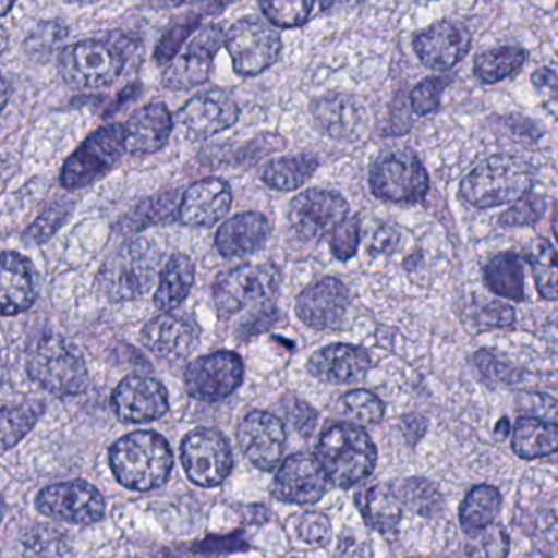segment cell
Wrapping results in <instances>:
<instances>
[{
  "instance_id": "cell-1",
  "label": "cell",
  "mask_w": 558,
  "mask_h": 558,
  "mask_svg": "<svg viewBox=\"0 0 558 558\" xmlns=\"http://www.w3.org/2000/svg\"><path fill=\"white\" fill-rule=\"evenodd\" d=\"M109 462L120 485L133 492H151L168 482L174 453L161 434L136 430L110 447Z\"/></svg>"
},
{
  "instance_id": "cell-2",
  "label": "cell",
  "mask_w": 558,
  "mask_h": 558,
  "mask_svg": "<svg viewBox=\"0 0 558 558\" xmlns=\"http://www.w3.org/2000/svg\"><path fill=\"white\" fill-rule=\"evenodd\" d=\"M32 380L54 397H76L89 384L86 359L74 342L58 335H41L27 351Z\"/></svg>"
},
{
  "instance_id": "cell-3",
  "label": "cell",
  "mask_w": 558,
  "mask_h": 558,
  "mask_svg": "<svg viewBox=\"0 0 558 558\" xmlns=\"http://www.w3.org/2000/svg\"><path fill=\"white\" fill-rule=\"evenodd\" d=\"M316 457L329 482L352 488L374 473L377 447L357 424H336L323 433Z\"/></svg>"
},
{
  "instance_id": "cell-4",
  "label": "cell",
  "mask_w": 558,
  "mask_h": 558,
  "mask_svg": "<svg viewBox=\"0 0 558 558\" xmlns=\"http://www.w3.org/2000/svg\"><path fill=\"white\" fill-rule=\"evenodd\" d=\"M159 264L161 254L155 244L146 240L132 241L107 257L97 282L113 302H132L145 296L155 286Z\"/></svg>"
},
{
  "instance_id": "cell-5",
  "label": "cell",
  "mask_w": 558,
  "mask_h": 558,
  "mask_svg": "<svg viewBox=\"0 0 558 558\" xmlns=\"http://www.w3.org/2000/svg\"><path fill=\"white\" fill-rule=\"evenodd\" d=\"M531 184L527 162L514 156H493L463 179L460 194L473 207L492 208L518 201Z\"/></svg>"
},
{
  "instance_id": "cell-6",
  "label": "cell",
  "mask_w": 558,
  "mask_h": 558,
  "mask_svg": "<svg viewBox=\"0 0 558 558\" xmlns=\"http://www.w3.org/2000/svg\"><path fill=\"white\" fill-rule=\"evenodd\" d=\"M279 267L274 264H243L220 274L214 283V302L223 316L244 310H267L279 295Z\"/></svg>"
},
{
  "instance_id": "cell-7",
  "label": "cell",
  "mask_w": 558,
  "mask_h": 558,
  "mask_svg": "<svg viewBox=\"0 0 558 558\" xmlns=\"http://www.w3.org/2000/svg\"><path fill=\"white\" fill-rule=\"evenodd\" d=\"M126 153L123 123H110L94 132L61 169L60 182L66 191H80L106 178Z\"/></svg>"
},
{
  "instance_id": "cell-8",
  "label": "cell",
  "mask_w": 558,
  "mask_h": 558,
  "mask_svg": "<svg viewBox=\"0 0 558 558\" xmlns=\"http://www.w3.org/2000/svg\"><path fill=\"white\" fill-rule=\"evenodd\" d=\"M58 66L68 86L80 90L104 89L122 76L125 57L112 41L86 40L64 48Z\"/></svg>"
},
{
  "instance_id": "cell-9",
  "label": "cell",
  "mask_w": 558,
  "mask_h": 558,
  "mask_svg": "<svg viewBox=\"0 0 558 558\" xmlns=\"http://www.w3.org/2000/svg\"><path fill=\"white\" fill-rule=\"evenodd\" d=\"M225 47L234 73L253 77L277 63L282 51V38L270 22L244 17L231 25L225 37Z\"/></svg>"
},
{
  "instance_id": "cell-10",
  "label": "cell",
  "mask_w": 558,
  "mask_h": 558,
  "mask_svg": "<svg viewBox=\"0 0 558 558\" xmlns=\"http://www.w3.org/2000/svg\"><path fill=\"white\" fill-rule=\"evenodd\" d=\"M181 460L189 480L202 488L221 485L233 470L230 442L210 427H198L184 437Z\"/></svg>"
},
{
  "instance_id": "cell-11",
  "label": "cell",
  "mask_w": 558,
  "mask_h": 558,
  "mask_svg": "<svg viewBox=\"0 0 558 558\" xmlns=\"http://www.w3.org/2000/svg\"><path fill=\"white\" fill-rule=\"evenodd\" d=\"M371 189L375 197L393 204H414L429 191V178L423 162L410 151L381 156L371 172Z\"/></svg>"
},
{
  "instance_id": "cell-12",
  "label": "cell",
  "mask_w": 558,
  "mask_h": 558,
  "mask_svg": "<svg viewBox=\"0 0 558 558\" xmlns=\"http://www.w3.org/2000/svg\"><path fill=\"white\" fill-rule=\"evenodd\" d=\"M35 506L47 518L77 525L96 524L106 515L102 493L84 480L47 486L38 493Z\"/></svg>"
},
{
  "instance_id": "cell-13",
  "label": "cell",
  "mask_w": 558,
  "mask_h": 558,
  "mask_svg": "<svg viewBox=\"0 0 558 558\" xmlns=\"http://www.w3.org/2000/svg\"><path fill=\"white\" fill-rule=\"evenodd\" d=\"M220 25H205L192 35L184 51L162 73V84L171 90H189L207 83L214 61L225 44Z\"/></svg>"
},
{
  "instance_id": "cell-14",
  "label": "cell",
  "mask_w": 558,
  "mask_h": 558,
  "mask_svg": "<svg viewBox=\"0 0 558 558\" xmlns=\"http://www.w3.org/2000/svg\"><path fill=\"white\" fill-rule=\"evenodd\" d=\"M244 380L243 359L231 351L202 355L189 364L184 375L185 390L195 400L217 403L233 395Z\"/></svg>"
},
{
  "instance_id": "cell-15",
  "label": "cell",
  "mask_w": 558,
  "mask_h": 558,
  "mask_svg": "<svg viewBox=\"0 0 558 558\" xmlns=\"http://www.w3.org/2000/svg\"><path fill=\"white\" fill-rule=\"evenodd\" d=\"M349 204L341 194L308 189L293 198L289 208L292 230L305 241H319L348 218Z\"/></svg>"
},
{
  "instance_id": "cell-16",
  "label": "cell",
  "mask_w": 558,
  "mask_h": 558,
  "mask_svg": "<svg viewBox=\"0 0 558 558\" xmlns=\"http://www.w3.org/2000/svg\"><path fill=\"white\" fill-rule=\"evenodd\" d=\"M238 446L256 469L270 472L279 466L287 446L286 424L276 414L253 411L236 430Z\"/></svg>"
},
{
  "instance_id": "cell-17",
  "label": "cell",
  "mask_w": 558,
  "mask_h": 558,
  "mask_svg": "<svg viewBox=\"0 0 558 558\" xmlns=\"http://www.w3.org/2000/svg\"><path fill=\"white\" fill-rule=\"evenodd\" d=\"M112 408L122 423H153L168 413V388L153 377L130 375L120 381L112 393Z\"/></svg>"
},
{
  "instance_id": "cell-18",
  "label": "cell",
  "mask_w": 558,
  "mask_h": 558,
  "mask_svg": "<svg viewBox=\"0 0 558 558\" xmlns=\"http://www.w3.org/2000/svg\"><path fill=\"white\" fill-rule=\"evenodd\" d=\"M240 120V107L228 94L214 90L192 97L178 112V123L185 138L204 142Z\"/></svg>"
},
{
  "instance_id": "cell-19",
  "label": "cell",
  "mask_w": 558,
  "mask_h": 558,
  "mask_svg": "<svg viewBox=\"0 0 558 558\" xmlns=\"http://www.w3.org/2000/svg\"><path fill=\"white\" fill-rule=\"evenodd\" d=\"M328 475L318 457L295 453L286 459L274 478V498L289 505H315L325 496Z\"/></svg>"
},
{
  "instance_id": "cell-20",
  "label": "cell",
  "mask_w": 558,
  "mask_h": 558,
  "mask_svg": "<svg viewBox=\"0 0 558 558\" xmlns=\"http://www.w3.org/2000/svg\"><path fill=\"white\" fill-rule=\"evenodd\" d=\"M142 342L156 357L178 362L197 349L201 329L189 316L166 312L146 323Z\"/></svg>"
},
{
  "instance_id": "cell-21",
  "label": "cell",
  "mask_w": 558,
  "mask_h": 558,
  "mask_svg": "<svg viewBox=\"0 0 558 558\" xmlns=\"http://www.w3.org/2000/svg\"><path fill=\"white\" fill-rule=\"evenodd\" d=\"M316 126L338 142H359L367 132L368 116L364 104L345 94H329L312 104Z\"/></svg>"
},
{
  "instance_id": "cell-22",
  "label": "cell",
  "mask_w": 558,
  "mask_h": 558,
  "mask_svg": "<svg viewBox=\"0 0 558 558\" xmlns=\"http://www.w3.org/2000/svg\"><path fill=\"white\" fill-rule=\"evenodd\" d=\"M348 287L335 277H328L306 287L295 303L299 318L310 328L319 329V331L338 328L348 313Z\"/></svg>"
},
{
  "instance_id": "cell-23",
  "label": "cell",
  "mask_w": 558,
  "mask_h": 558,
  "mask_svg": "<svg viewBox=\"0 0 558 558\" xmlns=\"http://www.w3.org/2000/svg\"><path fill=\"white\" fill-rule=\"evenodd\" d=\"M413 47L424 66L449 70L469 53L470 34L457 22H437L416 35Z\"/></svg>"
},
{
  "instance_id": "cell-24",
  "label": "cell",
  "mask_w": 558,
  "mask_h": 558,
  "mask_svg": "<svg viewBox=\"0 0 558 558\" xmlns=\"http://www.w3.org/2000/svg\"><path fill=\"white\" fill-rule=\"evenodd\" d=\"M231 204L233 192L228 182L217 178L202 179L182 197L179 220L192 228H210L227 217Z\"/></svg>"
},
{
  "instance_id": "cell-25",
  "label": "cell",
  "mask_w": 558,
  "mask_h": 558,
  "mask_svg": "<svg viewBox=\"0 0 558 558\" xmlns=\"http://www.w3.org/2000/svg\"><path fill=\"white\" fill-rule=\"evenodd\" d=\"M40 295V276L37 267L24 254L5 251L2 256V315L14 316L27 312Z\"/></svg>"
},
{
  "instance_id": "cell-26",
  "label": "cell",
  "mask_w": 558,
  "mask_h": 558,
  "mask_svg": "<svg viewBox=\"0 0 558 558\" xmlns=\"http://www.w3.org/2000/svg\"><path fill=\"white\" fill-rule=\"evenodd\" d=\"M174 120L166 104L155 102L135 110L123 123L126 153L133 156L155 155L168 145Z\"/></svg>"
},
{
  "instance_id": "cell-27",
  "label": "cell",
  "mask_w": 558,
  "mask_h": 558,
  "mask_svg": "<svg viewBox=\"0 0 558 558\" xmlns=\"http://www.w3.org/2000/svg\"><path fill=\"white\" fill-rule=\"evenodd\" d=\"M367 351L352 344H331L319 349L310 357L308 372L316 380L331 385L352 384L371 371Z\"/></svg>"
},
{
  "instance_id": "cell-28",
  "label": "cell",
  "mask_w": 558,
  "mask_h": 558,
  "mask_svg": "<svg viewBox=\"0 0 558 558\" xmlns=\"http://www.w3.org/2000/svg\"><path fill=\"white\" fill-rule=\"evenodd\" d=\"M270 223L263 214L246 211L221 225L215 236V246L223 257H244L266 246Z\"/></svg>"
},
{
  "instance_id": "cell-29",
  "label": "cell",
  "mask_w": 558,
  "mask_h": 558,
  "mask_svg": "<svg viewBox=\"0 0 558 558\" xmlns=\"http://www.w3.org/2000/svg\"><path fill=\"white\" fill-rule=\"evenodd\" d=\"M359 511L364 515L365 522L381 534H391L397 531L401 518L400 488L387 483H378L362 492L357 496Z\"/></svg>"
},
{
  "instance_id": "cell-30",
  "label": "cell",
  "mask_w": 558,
  "mask_h": 558,
  "mask_svg": "<svg viewBox=\"0 0 558 558\" xmlns=\"http://www.w3.org/2000/svg\"><path fill=\"white\" fill-rule=\"evenodd\" d=\"M195 282V267L191 257L175 254L166 263L159 276L155 305L162 312H172L187 299Z\"/></svg>"
},
{
  "instance_id": "cell-31",
  "label": "cell",
  "mask_w": 558,
  "mask_h": 558,
  "mask_svg": "<svg viewBox=\"0 0 558 558\" xmlns=\"http://www.w3.org/2000/svg\"><path fill=\"white\" fill-rule=\"evenodd\" d=\"M318 166V158L308 153L283 156L267 162L260 172V179L274 191L292 192L305 185L313 178Z\"/></svg>"
},
{
  "instance_id": "cell-32",
  "label": "cell",
  "mask_w": 558,
  "mask_h": 558,
  "mask_svg": "<svg viewBox=\"0 0 558 558\" xmlns=\"http://www.w3.org/2000/svg\"><path fill=\"white\" fill-rule=\"evenodd\" d=\"M512 450L525 460L541 459L558 450V424L521 417L512 433Z\"/></svg>"
},
{
  "instance_id": "cell-33",
  "label": "cell",
  "mask_w": 558,
  "mask_h": 558,
  "mask_svg": "<svg viewBox=\"0 0 558 558\" xmlns=\"http://www.w3.org/2000/svg\"><path fill=\"white\" fill-rule=\"evenodd\" d=\"M501 493L492 485L475 486L460 506V524L469 535L482 534L501 511Z\"/></svg>"
},
{
  "instance_id": "cell-34",
  "label": "cell",
  "mask_w": 558,
  "mask_h": 558,
  "mask_svg": "<svg viewBox=\"0 0 558 558\" xmlns=\"http://www.w3.org/2000/svg\"><path fill=\"white\" fill-rule=\"evenodd\" d=\"M485 282L496 295L505 299H524V266L514 253H501L485 267Z\"/></svg>"
},
{
  "instance_id": "cell-35",
  "label": "cell",
  "mask_w": 558,
  "mask_h": 558,
  "mask_svg": "<svg viewBox=\"0 0 558 558\" xmlns=\"http://www.w3.org/2000/svg\"><path fill=\"white\" fill-rule=\"evenodd\" d=\"M45 413V403L41 400H28L19 407L2 410V450L8 452L17 446L38 423Z\"/></svg>"
},
{
  "instance_id": "cell-36",
  "label": "cell",
  "mask_w": 558,
  "mask_h": 558,
  "mask_svg": "<svg viewBox=\"0 0 558 558\" xmlns=\"http://www.w3.org/2000/svg\"><path fill=\"white\" fill-rule=\"evenodd\" d=\"M529 264L538 293L558 300V253L547 240H535L529 247Z\"/></svg>"
},
{
  "instance_id": "cell-37",
  "label": "cell",
  "mask_w": 558,
  "mask_h": 558,
  "mask_svg": "<svg viewBox=\"0 0 558 558\" xmlns=\"http://www.w3.org/2000/svg\"><path fill=\"white\" fill-rule=\"evenodd\" d=\"M524 63L525 53L521 48H495L476 58L475 74L483 83L495 84L518 73Z\"/></svg>"
},
{
  "instance_id": "cell-38",
  "label": "cell",
  "mask_w": 558,
  "mask_h": 558,
  "mask_svg": "<svg viewBox=\"0 0 558 558\" xmlns=\"http://www.w3.org/2000/svg\"><path fill=\"white\" fill-rule=\"evenodd\" d=\"M339 413L357 426H372L380 423L385 407L380 398L367 390H354L341 397L338 403Z\"/></svg>"
},
{
  "instance_id": "cell-39",
  "label": "cell",
  "mask_w": 558,
  "mask_h": 558,
  "mask_svg": "<svg viewBox=\"0 0 558 558\" xmlns=\"http://www.w3.org/2000/svg\"><path fill=\"white\" fill-rule=\"evenodd\" d=\"M259 4L277 28H299L312 17L316 0H259Z\"/></svg>"
},
{
  "instance_id": "cell-40",
  "label": "cell",
  "mask_w": 558,
  "mask_h": 558,
  "mask_svg": "<svg viewBox=\"0 0 558 558\" xmlns=\"http://www.w3.org/2000/svg\"><path fill=\"white\" fill-rule=\"evenodd\" d=\"M74 204L71 201L54 202L48 207L31 227L25 230L24 241L28 244H44L60 231V228L70 220Z\"/></svg>"
},
{
  "instance_id": "cell-41",
  "label": "cell",
  "mask_w": 558,
  "mask_h": 558,
  "mask_svg": "<svg viewBox=\"0 0 558 558\" xmlns=\"http://www.w3.org/2000/svg\"><path fill=\"white\" fill-rule=\"evenodd\" d=\"M400 493L404 505L424 518L437 514L442 506V496H440L439 489L427 480H407L400 486Z\"/></svg>"
},
{
  "instance_id": "cell-42",
  "label": "cell",
  "mask_w": 558,
  "mask_h": 558,
  "mask_svg": "<svg viewBox=\"0 0 558 558\" xmlns=\"http://www.w3.org/2000/svg\"><path fill=\"white\" fill-rule=\"evenodd\" d=\"M202 15L191 14L187 17L179 21L178 24L172 25L161 40H159L158 47L155 51L156 63L165 64L171 63L179 53L184 44H187L189 38L197 32L198 25H201Z\"/></svg>"
},
{
  "instance_id": "cell-43",
  "label": "cell",
  "mask_w": 558,
  "mask_h": 558,
  "mask_svg": "<svg viewBox=\"0 0 558 558\" xmlns=\"http://www.w3.org/2000/svg\"><path fill=\"white\" fill-rule=\"evenodd\" d=\"M293 531L303 544L310 547H325L332 537V527L329 519L322 512L308 511L295 515Z\"/></svg>"
},
{
  "instance_id": "cell-44",
  "label": "cell",
  "mask_w": 558,
  "mask_h": 558,
  "mask_svg": "<svg viewBox=\"0 0 558 558\" xmlns=\"http://www.w3.org/2000/svg\"><path fill=\"white\" fill-rule=\"evenodd\" d=\"M545 214V201L541 195L525 194L501 217L505 227H529L537 223Z\"/></svg>"
},
{
  "instance_id": "cell-45",
  "label": "cell",
  "mask_w": 558,
  "mask_h": 558,
  "mask_svg": "<svg viewBox=\"0 0 558 558\" xmlns=\"http://www.w3.org/2000/svg\"><path fill=\"white\" fill-rule=\"evenodd\" d=\"M450 77H430L414 87L411 93V107L417 116L436 112L440 106V96L449 86Z\"/></svg>"
},
{
  "instance_id": "cell-46",
  "label": "cell",
  "mask_w": 558,
  "mask_h": 558,
  "mask_svg": "<svg viewBox=\"0 0 558 558\" xmlns=\"http://www.w3.org/2000/svg\"><path fill=\"white\" fill-rule=\"evenodd\" d=\"M361 243V223L357 218H345L331 234V253L336 259L349 260L355 256Z\"/></svg>"
},
{
  "instance_id": "cell-47",
  "label": "cell",
  "mask_w": 558,
  "mask_h": 558,
  "mask_svg": "<svg viewBox=\"0 0 558 558\" xmlns=\"http://www.w3.org/2000/svg\"><path fill=\"white\" fill-rule=\"evenodd\" d=\"M280 410H282L287 423L302 436H310L315 430L318 413L306 401L295 397H286L280 403Z\"/></svg>"
},
{
  "instance_id": "cell-48",
  "label": "cell",
  "mask_w": 558,
  "mask_h": 558,
  "mask_svg": "<svg viewBox=\"0 0 558 558\" xmlns=\"http://www.w3.org/2000/svg\"><path fill=\"white\" fill-rule=\"evenodd\" d=\"M514 319V312L511 306L502 305V303H492V305L483 308V323L489 326H508Z\"/></svg>"
},
{
  "instance_id": "cell-49",
  "label": "cell",
  "mask_w": 558,
  "mask_h": 558,
  "mask_svg": "<svg viewBox=\"0 0 558 558\" xmlns=\"http://www.w3.org/2000/svg\"><path fill=\"white\" fill-rule=\"evenodd\" d=\"M400 236L397 230L390 227H381L380 230L372 238L371 253L374 254H388L397 247Z\"/></svg>"
},
{
  "instance_id": "cell-50",
  "label": "cell",
  "mask_w": 558,
  "mask_h": 558,
  "mask_svg": "<svg viewBox=\"0 0 558 558\" xmlns=\"http://www.w3.org/2000/svg\"><path fill=\"white\" fill-rule=\"evenodd\" d=\"M535 86L542 90H551V93H558V77L550 70H541L532 77Z\"/></svg>"
},
{
  "instance_id": "cell-51",
  "label": "cell",
  "mask_w": 558,
  "mask_h": 558,
  "mask_svg": "<svg viewBox=\"0 0 558 558\" xmlns=\"http://www.w3.org/2000/svg\"><path fill=\"white\" fill-rule=\"evenodd\" d=\"M362 0H322V9L325 12L345 11L361 4Z\"/></svg>"
},
{
  "instance_id": "cell-52",
  "label": "cell",
  "mask_w": 558,
  "mask_h": 558,
  "mask_svg": "<svg viewBox=\"0 0 558 558\" xmlns=\"http://www.w3.org/2000/svg\"><path fill=\"white\" fill-rule=\"evenodd\" d=\"M15 2H17V0H2V15H4V17L9 14V11L14 8Z\"/></svg>"
},
{
  "instance_id": "cell-53",
  "label": "cell",
  "mask_w": 558,
  "mask_h": 558,
  "mask_svg": "<svg viewBox=\"0 0 558 558\" xmlns=\"http://www.w3.org/2000/svg\"><path fill=\"white\" fill-rule=\"evenodd\" d=\"M70 2H73V4L77 5H90L96 4V2H99V0H70Z\"/></svg>"
},
{
  "instance_id": "cell-54",
  "label": "cell",
  "mask_w": 558,
  "mask_h": 558,
  "mask_svg": "<svg viewBox=\"0 0 558 558\" xmlns=\"http://www.w3.org/2000/svg\"><path fill=\"white\" fill-rule=\"evenodd\" d=\"M554 234H555V238H557V240H558V214L555 215V218H554Z\"/></svg>"
}]
</instances>
